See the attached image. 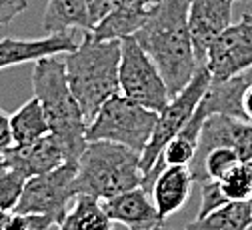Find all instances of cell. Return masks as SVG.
I'll list each match as a JSON object with an SVG mask.
<instances>
[{"label":"cell","instance_id":"6da1fadb","mask_svg":"<svg viewBox=\"0 0 252 230\" xmlns=\"http://www.w3.org/2000/svg\"><path fill=\"white\" fill-rule=\"evenodd\" d=\"M188 6L190 0H160L134 34L158 66L170 96L190 82L198 68L188 30Z\"/></svg>","mask_w":252,"mask_h":230},{"label":"cell","instance_id":"7a4b0ae2","mask_svg":"<svg viewBox=\"0 0 252 230\" xmlns=\"http://www.w3.org/2000/svg\"><path fill=\"white\" fill-rule=\"evenodd\" d=\"M32 90L44 108L50 134L64 150L66 162H78L86 146V120L70 90L62 54L34 60Z\"/></svg>","mask_w":252,"mask_h":230},{"label":"cell","instance_id":"3957f363","mask_svg":"<svg viewBox=\"0 0 252 230\" xmlns=\"http://www.w3.org/2000/svg\"><path fill=\"white\" fill-rule=\"evenodd\" d=\"M118 64L120 40H96L90 30H84L80 44L64 54L66 78L86 124L108 98L120 92Z\"/></svg>","mask_w":252,"mask_h":230},{"label":"cell","instance_id":"277c9868","mask_svg":"<svg viewBox=\"0 0 252 230\" xmlns=\"http://www.w3.org/2000/svg\"><path fill=\"white\" fill-rule=\"evenodd\" d=\"M140 152L110 140L86 142L76 162V192L108 200L112 196L140 186Z\"/></svg>","mask_w":252,"mask_h":230},{"label":"cell","instance_id":"5b68a950","mask_svg":"<svg viewBox=\"0 0 252 230\" xmlns=\"http://www.w3.org/2000/svg\"><path fill=\"white\" fill-rule=\"evenodd\" d=\"M158 118V112L142 106L140 102L124 94H114L100 106L88 124H86V142L92 140H110L116 144H124L132 150L146 148L152 130Z\"/></svg>","mask_w":252,"mask_h":230},{"label":"cell","instance_id":"8992f818","mask_svg":"<svg viewBox=\"0 0 252 230\" xmlns=\"http://www.w3.org/2000/svg\"><path fill=\"white\" fill-rule=\"evenodd\" d=\"M208 84H210L208 68L198 66L194 76L190 78V82H188L180 92L170 96L168 104L158 112V118H156V124H154V130H152V136H150L146 148L140 154L142 176H146L152 170V166L162 156L166 144L174 138V134L178 132V130L194 116Z\"/></svg>","mask_w":252,"mask_h":230},{"label":"cell","instance_id":"52a82bcc","mask_svg":"<svg viewBox=\"0 0 252 230\" xmlns=\"http://www.w3.org/2000/svg\"><path fill=\"white\" fill-rule=\"evenodd\" d=\"M120 94L132 98L142 106L160 112L168 100V86L146 50L134 36L120 40V64H118Z\"/></svg>","mask_w":252,"mask_h":230},{"label":"cell","instance_id":"ba28073f","mask_svg":"<svg viewBox=\"0 0 252 230\" xmlns=\"http://www.w3.org/2000/svg\"><path fill=\"white\" fill-rule=\"evenodd\" d=\"M76 196V162H62L54 170L26 180L14 210L46 214L58 224Z\"/></svg>","mask_w":252,"mask_h":230},{"label":"cell","instance_id":"9c48e42d","mask_svg":"<svg viewBox=\"0 0 252 230\" xmlns=\"http://www.w3.org/2000/svg\"><path fill=\"white\" fill-rule=\"evenodd\" d=\"M204 66L210 80H228L252 68V26L248 20L230 24L210 44Z\"/></svg>","mask_w":252,"mask_h":230},{"label":"cell","instance_id":"30bf717a","mask_svg":"<svg viewBox=\"0 0 252 230\" xmlns=\"http://www.w3.org/2000/svg\"><path fill=\"white\" fill-rule=\"evenodd\" d=\"M232 0H190L188 30L198 66H204L210 44L232 24Z\"/></svg>","mask_w":252,"mask_h":230},{"label":"cell","instance_id":"8fae6325","mask_svg":"<svg viewBox=\"0 0 252 230\" xmlns=\"http://www.w3.org/2000/svg\"><path fill=\"white\" fill-rule=\"evenodd\" d=\"M102 206L112 222H118L128 230H150L164 222L158 216L150 192L142 186H134L108 200H102Z\"/></svg>","mask_w":252,"mask_h":230},{"label":"cell","instance_id":"7c38bea8","mask_svg":"<svg viewBox=\"0 0 252 230\" xmlns=\"http://www.w3.org/2000/svg\"><path fill=\"white\" fill-rule=\"evenodd\" d=\"M2 156L8 164V168L20 172L26 178L46 174L56 166H60L62 162H66L64 150H62L60 142L52 134H46L28 144H14Z\"/></svg>","mask_w":252,"mask_h":230},{"label":"cell","instance_id":"4fadbf2b","mask_svg":"<svg viewBox=\"0 0 252 230\" xmlns=\"http://www.w3.org/2000/svg\"><path fill=\"white\" fill-rule=\"evenodd\" d=\"M76 48V38L72 30L46 34L44 38L20 40V38H2L0 40V70L16 66L24 62H34L42 56L66 54Z\"/></svg>","mask_w":252,"mask_h":230},{"label":"cell","instance_id":"5bb4252c","mask_svg":"<svg viewBox=\"0 0 252 230\" xmlns=\"http://www.w3.org/2000/svg\"><path fill=\"white\" fill-rule=\"evenodd\" d=\"M152 4L148 0H114L110 12L90 30L96 40H122L134 36L146 22Z\"/></svg>","mask_w":252,"mask_h":230},{"label":"cell","instance_id":"9a60e30c","mask_svg":"<svg viewBox=\"0 0 252 230\" xmlns=\"http://www.w3.org/2000/svg\"><path fill=\"white\" fill-rule=\"evenodd\" d=\"M192 182L194 180L190 168L180 166V164H170V166H164L158 172V176L152 182L150 196L162 220H166L170 214L178 212L186 204Z\"/></svg>","mask_w":252,"mask_h":230},{"label":"cell","instance_id":"2e32d148","mask_svg":"<svg viewBox=\"0 0 252 230\" xmlns=\"http://www.w3.org/2000/svg\"><path fill=\"white\" fill-rule=\"evenodd\" d=\"M58 230H112V220L102 200L90 194H78L64 218L58 222Z\"/></svg>","mask_w":252,"mask_h":230},{"label":"cell","instance_id":"e0dca14e","mask_svg":"<svg viewBox=\"0 0 252 230\" xmlns=\"http://www.w3.org/2000/svg\"><path fill=\"white\" fill-rule=\"evenodd\" d=\"M206 120V112L200 108H196L194 116L188 120L178 132L174 134V138L166 144L164 152H162V160L166 166L170 164H180V166H188L192 162L196 150H198V142H200V130H202V124Z\"/></svg>","mask_w":252,"mask_h":230},{"label":"cell","instance_id":"ac0fdd59","mask_svg":"<svg viewBox=\"0 0 252 230\" xmlns=\"http://www.w3.org/2000/svg\"><path fill=\"white\" fill-rule=\"evenodd\" d=\"M42 28L46 34H58V32H66L72 28L90 30L84 0H48Z\"/></svg>","mask_w":252,"mask_h":230},{"label":"cell","instance_id":"d6986e66","mask_svg":"<svg viewBox=\"0 0 252 230\" xmlns=\"http://www.w3.org/2000/svg\"><path fill=\"white\" fill-rule=\"evenodd\" d=\"M10 128H12L14 144H28V142H34V140L50 134L48 118H46L44 108L36 96H32L28 102H24L10 116Z\"/></svg>","mask_w":252,"mask_h":230},{"label":"cell","instance_id":"ffe728a7","mask_svg":"<svg viewBox=\"0 0 252 230\" xmlns=\"http://www.w3.org/2000/svg\"><path fill=\"white\" fill-rule=\"evenodd\" d=\"M252 224V202L236 200L228 202L206 216L188 222L186 230H248Z\"/></svg>","mask_w":252,"mask_h":230},{"label":"cell","instance_id":"44dd1931","mask_svg":"<svg viewBox=\"0 0 252 230\" xmlns=\"http://www.w3.org/2000/svg\"><path fill=\"white\" fill-rule=\"evenodd\" d=\"M218 184L230 202L252 198V174L246 166V162H240L238 166H234L228 174H224L218 180Z\"/></svg>","mask_w":252,"mask_h":230},{"label":"cell","instance_id":"7402d4cb","mask_svg":"<svg viewBox=\"0 0 252 230\" xmlns=\"http://www.w3.org/2000/svg\"><path fill=\"white\" fill-rule=\"evenodd\" d=\"M26 176H22L20 172L6 168L0 174V210H8L12 212L22 196L24 184H26Z\"/></svg>","mask_w":252,"mask_h":230},{"label":"cell","instance_id":"603a6c76","mask_svg":"<svg viewBox=\"0 0 252 230\" xmlns=\"http://www.w3.org/2000/svg\"><path fill=\"white\" fill-rule=\"evenodd\" d=\"M230 200L224 196L222 188H220L218 180H206L200 184V208H198V216H206L218 208H222L224 204H228Z\"/></svg>","mask_w":252,"mask_h":230},{"label":"cell","instance_id":"cb8c5ba5","mask_svg":"<svg viewBox=\"0 0 252 230\" xmlns=\"http://www.w3.org/2000/svg\"><path fill=\"white\" fill-rule=\"evenodd\" d=\"M52 224H54V220L50 216H46V214L12 210L4 230H48Z\"/></svg>","mask_w":252,"mask_h":230},{"label":"cell","instance_id":"d4e9b609","mask_svg":"<svg viewBox=\"0 0 252 230\" xmlns=\"http://www.w3.org/2000/svg\"><path fill=\"white\" fill-rule=\"evenodd\" d=\"M112 2L114 0H84L86 4V16H88V24H90V30L96 26L112 8Z\"/></svg>","mask_w":252,"mask_h":230},{"label":"cell","instance_id":"484cf974","mask_svg":"<svg viewBox=\"0 0 252 230\" xmlns=\"http://www.w3.org/2000/svg\"><path fill=\"white\" fill-rule=\"evenodd\" d=\"M28 8V0H0V26L10 24Z\"/></svg>","mask_w":252,"mask_h":230},{"label":"cell","instance_id":"4316f807","mask_svg":"<svg viewBox=\"0 0 252 230\" xmlns=\"http://www.w3.org/2000/svg\"><path fill=\"white\" fill-rule=\"evenodd\" d=\"M12 146H14V140H12L10 116L4 110H0V154H4Z\"/></svg>","mask_w":252,"mask_h":230},{"label":"cell","instance_id":"83f0119b","mask_svg":"<svg viewBox=\"0 0 252 230\" xmlns=\"http://www.w3.org/2000/svg\"><path fill=\"white\" fill-rule=\"evenodd\" d=\"M240 110H242V120L252 122V80L244 86L242 96H240Z\"/></svg>","mask_w":252,"mask_h":230},{"label":"cell","instance_id":"f1b7e54d","mask_svg":"<svg viewBox=\"0 0 252 230\" xmlns=\"http://www.w3.org/2000/svg\"><path fill=\"white\" fill-rule=\"evenodd\" d=\"M8 216H10V212H8V210H0V230H4V228H6Z\"/></svg>","mask_w":252,"mask_h":230},{"label":"cell","instance_id":"f546056e","mask_svg":"<svg viewBox=\"0 0 252 230\" xmlns=\"http://www.w3.org/2000/svg\"><path fill=\"white\" fill-rule=\"evenodd\" d=\"M8 168V164H6V160H4V156L2 154H0V174H2L4 170Z\"/></svg>","mask_w":252,"mask_h":230},{"label":"cell","instance_id":"4dcf8cb0","mask_svg":"<svg viewBox=\"0 0 252 230\" xmlns=\"http://www.w3.org/2000/svg\"><path fill=\"white\" fill-rule=\"evenodd\" d=\"M150 230H172V228H166V226H162V224H160V226H156V228H150Z\"/></svg>","mask_w":252,"mask_h":230},{"label":"cell","instance_id":"1f68e13d","mask_svg":"<svg viewBox=\"0 0 252 230\" xmlns=\"http://www.w3.org/2000/svg\"><path fill=\"white\" fill-rule=\"evenodd\" d=\"M242 18H244V20H248V22H250V26H252V14H244Z\"/></svg>","mask_w":252,"mask_h":230},{"label":"cell","instance_id":"d6a6232c","mask_svg":"<svg viewBox=\"0 0 252 230\" xmlns=\"http://www.w3.org/2000/svg\"><path fill=\"white\" fill-rule=\"evenodd\" d=\"M148 2H150V4L154 6V4H158V2H160V0H148Z\"/></svg>","mask_w":252,"mask_h":230},{"label":"cell","instance_id":"836d02e7","mask_svg":"<svg viewBox=\"0 0 252 230\" xmlns=\"http://www.w3.org/2000/svg\"><path fill=\"white\" fill-rule=\"evenodd\" d=\"M232 2H250V0H232Z\"/></svg>","mask_w":252,"mask_h":230},{"label":"cell","instance_id":"e575fe53","mask_svg":"<svg viewBox=\"0 0 252 230\" xmlns=\"http://www.w3.org/2000/svg\"><path fill=\"white\" fill-rule=\"evenodd\" d=\"M248 230H252V224H250V228H248Z\"/></svg>","mask_w":252,"mask_h":230},{"label":"cell","instance_id":"d590c367","mask_svg":"<svg viewBox=\"0 0 252 230\" xmlns=\"http://www.w3.org/2000/svg\"><path fill=\"white\" fill-rule=\"evenodd\" d=\"M250 202H252V198H250Z\"/></svg>","mask_w":252,"mask_h":230}]
</instances>
